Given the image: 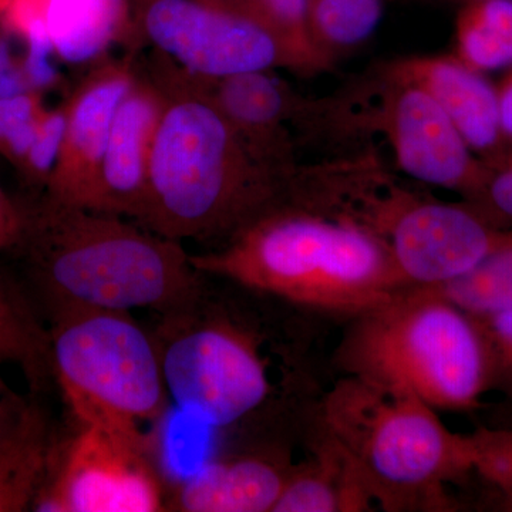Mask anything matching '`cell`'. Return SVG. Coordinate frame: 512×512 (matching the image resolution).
Here are the masks:
<instances>
[{
  "label": "cell",
  "instance_id": "6",
  "mask_svg": "<svg viewBox=\"0 0 512 512\" xmlns=\"http://www.w3.org/2000/svg\"><path fill=\"white\" fill-rule=\"evenodd\" d=\"M326 420L370 488L426 490L476 466V437L451 433L429 404L367 377L338 384Z\"/></svg>",
  "mask_w": 512,
  "mask_h": 512
},
{
  "label": "cell",
  "instance_id": "4",
  "mask_svg": "<svg viewBox=\"0 0 512 512\" xmlns=\"http://www.w3.org/2000/svg\"><path fill=\"white\" fill-rule=\"evenodd\" d=\"M350 360L355 375L436 410L477 406L493 372L480 322L427 288L397 293L366 312Z\"/></svg>",
  "mask_w": 512,
  "mask_h": 512
},
{
  "label": "cell",
  "instance_id": "13",
  "mask_svg": "<svg viewBox=\"0 0 512 512\" xmlns=\"http://www.w3.org/2000/svg\"><path fill=\"white\" fill-rule=\"evenodd\" d=\"M136 77L130 62L100 63L66 101L63 147L47 181L50 200L93 210L114 114Z\"/></svg>",
  "mask_w": 512,
  "mask_h": 512
},
{
  "label": "cell",
  "instance_id": "17",
  "mask_svg": "<svg viewBox=\"0 0 512 512\" xmlns=\"http://www.w3.org/2000/svg\"><path fill=\"white\" fill-rule=\"evenodd\" d=\"M289 474L279 461L262 454L214 461L175 485L167 511L272 512Z\"/></svg>",
  "mask_w": 512,
  "mask_h": 512
},
{
  "label": "cell",
  "instance_id": "20",
  "mask_svg": "<svg viewBox=\"0 0 512 512\" xmlns=\"http://www.w3.org/2000/svg\"><path fill=\"white\" fill-rule=\"evenodd\" d=\"M22 370L32 390H43L53 380L49 332L43 328L22 296L0 278V366Z\"/></svg>",
  "mask_w": 512,
  "mask_h": 512
},
{
  "label": "cell",
  "instance_id": "18",
  "mask_svg": "<svg viewBox=\"0 0 512 512\" xmlns=\"http://www.w3.org/2000/svg\"><path fill=\"white\" fill-rule=\"evenodd\" d=\"M55 444L45 414L26 404L18 420L0 437V512L33 507Z\"/></svg>",
  "mask_w": 512,
  "mask_h": 512
},
{
  "label": "cell",
  "instance_id": "5",
  "mask_svg": "<svg viewBox=\"0 0 512 512\" xmlns=\"http://www.w3.org/2000/svg\"><path fill=\"white\" fill-rule=\"evenodd\" d=\"M53 380L77 424L140 431L167 410L156 339L130 312L52 306Z\"/></svg>",
  "mask_w": 512,
  "mask_h": 512
},
{
  "label": "cell",
  "instance_id": "26",
  "mask_svg": "<svg viewBox=\"0 0 512 512\" xmlns=\"http://www.w3.org/2000/svg\"><path fill=\"white\" fill-rule=\"evenodd\" d=\"M42 99L35 90L0 99V147L23 128L32 126L42 116Z\"/></svg>",
  "mask_w": 512,
  "mask_h": 512
},
{
  "label": "cell",
  "instance_id": "23",
  "mask_svg": "<svg viewBox=\"0 0 512 512\" xmlns=\"http://www.w3.org/2000/svg\"><path fill=\"white\" fill-rule=\"evenodd\" d=\"M262 19L278 33L289 47L303 74L329 70L318 50L313 46L306 20L305 0H247Z\"/></svg>",
  "mask_w": 512,
  "mask_h": 512
},
{
  "label": "cell",
  "instance_id": "25",
  "mask_svg": "<svg viewBox=\"0 0 512 512\" xmlns=\"http://www.w3.org/2000/svg\"><path fill=\"white\" fill-rule=\"evenodd\" d=\"M471 205L493 222L494 218L512 221V156L503 164L491 168L483 192Z\"/></svg>",
  "mask_w": 512,
  "mask_h": 512
},
{
  "label": "cell",
  "instance_id": "12",
  "mask_svg": "<svg viewBox=\"0 0 512 512\" xmlns=\"http://www.w3.org/2000/svg\"><path fill=\"white\" fill-rule=\"evenodd\" d=\"M367 127L386 137L394 163L413 180L458 192L471 202L483 192L491 167L476 156L423 87L389 69Z\"/></svg>",
  "mask_w": 512,
  "mask_h": 512
},
{
  "label": "cell",
  "instance_id": "14",
  "mask_svg": "<svg viewBox=\"0 0 512 512\" xmlns=\"http://www.w3.org/2000/svg\"><path fill=\"white\" fill-rule=\"evenodd\" d=\"M0 26L69 64L96 62L133 33L130 0H0Z\"/></svg>",
  "mask_w": 512,
  "mask_h": 512
},
{
  "label": "cell",
  "instance_id": "10",
  "mask_svg": "<svg viewBox=\"0 0 512 512\" xmlns=\"http://www.w3.org/2000/svg\"><path fill=\"white\" fill-rule=\"evenodd\" d=\"M140 431L77 424L55 444L33 510L45 512L167 511L168 491Z\"/></svg>",
  "mask_w": 512,
  "mask_h": 512
},
{
  "label": "cell",
  "instance_id": "22",
  "mask_svg": "<svg viewBox=\"0 0 512 512\" xmlns=\"http://www.w3.org/2000/svg\"><path fill=\"white\" fill-rule=\"evenodd\" d=\"M338 468L315 467L289 474L281 497L272 512H335L365 508L370 485L356 466L345 478Z\"/></svg>",
  "mask_w": 512,
  "mask_h": 512
},
{
  "label": "cell",
  "instance_id": "3",
  "mask_svg": "<svg viewBox=\"0 0 512 512\" xmlns=\"http://www.w3.org/2000/svg\"><path fill=\"white\" fill-rule=\"evenodd\" d=\"M190 259L204 276L330 311H372L406 285L375 232L308 205H282Z\"/></svg>",
  "mask_w": 512,
  "mask_h": 512
},
{
  "label": "cell",
  "instance_id": "1",
  "mask_svg": "<svg viewBox=\"0 0 512 512\" xmlns=\"http://www.w3.org/2000/svg\"><path fill=\"white\" fill-rule=\"evenodd\" d=\"M157 72L165 103L134 222L177 242L225 244L268 212L291 204L305 165L285 173L265 164L200 84L167 64Z\"/></svg>",
  "mask_w": 512,
  "mask_h": 512
},
{
  "label": "cell",
  "instance_id": "32",
  "mask_svg": "<svg viewBox=\"0 0 512 512\" xmlns=\"http://www.w3.org/2000/svg\"><path fill=\"white\" fill-rule=\"evenodd\" d=\"M9 393L8 387L5 386V383H3V380L0 379V397L5 396V394Z\"/></svg>",
  "mask_w": 512,
  "mask_h": 512
},
{
  "label": "cell",
  "instance_id": "2",
  "mask_svg": "<svg viewBox=\"0 0 512 512\" xmlns=\"http://www.w3.org/2000/svg\"><path fill=\"white\" fill-rule=\"evenodd\" d=\"M19 245L50 308L92 306L161 316L184 311L205 295L204 275L181 242L137 222L50 200L25 215Z\"/></svg>",
  "mask_w": 512,
  "mask_h": 512
},
{
  "label": "cell",
  "instance_id": "28",
  "mask_svg": "<svg viewBox=\"0 0 512 512\" xmlns=\"http://www.w3.org/2000/svg\"><path fill=\"white\" fill-rule=\"evenodd\" d=\"M478 322L487 339L493 369L500 366L512 375V309Z\"/></svg>",
  "mask_w": 512,
  "mask_h": 512
},
{
  "label": "cell",
  "instance_id": "30",
  "mask_svg": "<svg viewBox=\"0 0 512 512\" xmlns=\"http://www.w3.org/2000/svg\"><path fill=\"white\" fill-rule=\"evenodd\" d=\"M25 214L16 210L0 190V249L16 245L22 237Z\"/></svg>",
  "mask_w": 512,
  "mask_h": 512
},
{
  "label": "cell",
  "instance_id": "9",
  "mask_svg": "<svg viewBox=\"0 0 512 512\" xmlns=\"http://www.w3.org/2000/svg\"><path fill=\"white\" fill-rule=\"evenodd\" d=\"M198 83L258 70L301 73L295 56L247 0H136L133 33Z\"/></svg>",
  "mask_w": 512,
  "mask_h": 512
},
{
  "label": "cell",
  "instance_id": "31",
  "mask_svg": "<svg viewBox=\"0 0 512 512\" xmlns=\"http://www.w3.org/2000/svg\"><path fill=\"white\" fill-rule=\"evenodd\" d=\"M497 93L500 101L501 123H503L505 136L512 143V66L497 84Z\"/></svg>",
  "mask_w": 512,
  "mask_h": 512
},
{
  "label": "cell",
  "instance_id": "21",
  "mask_svg": "<svg viewBox=\"0 0 512 512\" xmlns=\"http://www.w3.org/2000/svg\"><path fill=\"white\" fill-rule=\"evenodd\" d=\"M313 46L332 66L365 43L383 16V0H305Z\"/></svg>",
  "mask_w": 512,
  "mask_h": 512
},
{
  "label": "cell",
  "instance_id": "11",
  "mask_svg": "<svg viewBox=\"0 0 512 512\" xmlns=\"http://www.w3.org/2000/svg\"><path fill=\"white\" fill-rule=\"evenodd\" d=\"M198 84L249 150L285 173L303 167L298 160L303 138L323 130L353 131V106L335 99H309L276 76L275 70Z\"/></svg>",
  "mask_w": 512,
  "mask_h": 512
},
{
  "label": "cell",
  "instance_id": "7",
  "mask_svg": "<svg viewBox=\"0 0 512 512\" xmlns=\"http://www.w3.org/2000/svg\"><path fill=\"white\" fill-rule=\"evenodd\" d=\"M336 211L382 238L403 281L419 288L460 278L512 241V229L494 224L474 205L429 200L394 184L375 156L348 175Z\"/></svg>",
  "mask_w": 512,
  "mask_h": 512
},
{
  "label": "cell",
  "instance_id": "15",
  "mask_svg": "<svg viewBox=\"0 0 512 512\" xmlns=\"http://www.w3.org/2000/svg\"><path fill=\"white\" fill-rule=\"evenodd\" d=\"M164 103L160 80L137 73L114 114L101 160L93 211L128 220L136 218L146 192L148 163Z\"/></svg>",
  "mask_w": 512,
  "mask_h": 512
},
{
  "label": "cell",
  "instance_id": "16",
  "mask_svg": "<svg viewBox=\"0 0 512 512\" xmlns=\"http://www.w3.org/2000/svg\"><path fill=\"white\" fill-rule=\"evenodd\" d=\"M392 72L419 84L436 100L476 156L491 168L512 156L501 123L497 86L454 55L413 56Z\"/></svg>",
  "mask_w": 512,
  "mask_h": 512
},
{
  "label": "cell",
  "instance_id": "24",
  "mask_svg": "<svg viewBox=\"0 0 512 512\" xmlns=\"http://www.w3.org/2000/svg\"><path fill=\"white\" fill-rule=\"evenodd\" d=\"M66 131V104L55 110H45L37 124L35 140L30 147L25 164L36 178H46L55 170L62 151Z\"/></svg>",
  "mask_w": 512,
  "mask_h": 512
},
{
  "label": "cell",
  "instance_id": "19",
  "mask_svg": "<svg viewBox=\"0 0 512 512\" xmlns=\"http://www.w3.org/2000/svg\"><path fill=\"white\" fill-rule=\"evenodd\" d=\"M454 56L480 73L512 66V0H470L458 12Z\"/></svg>",
  "mask_w": 512,
  "mask_h": 512
},
{
  "label": "cell",
  "instance_id": "27",
  "mask_svg": "<svg viewBox=\"0 0 512 512\" xmlns=\"http://www.w3.org/2000/svg\"><path fill=\"white\" fill-rule=\"evenodd\" d=\"M476 467L512 497V437H477Z\"/></svg>",
  "mask_w": 512,
  "mask_h": 512
},
{
  "label": "cell",
  "instance_id": "8",
  "mask_svg": "<svg viewBox=\"0 0 512 512\" xmlns=\"http://www.w3.org/2000/svg\"><path fill=\"white\" fill-rule=\"evenodd\" d=\"M165 386L180 409L218 429L254 413L271 394L255 339L205 309V295L163 316L156 335Z\"/></svg>",
  "mask_w": 512,
  "mask_h": 512
},
{
  "label": "cell",
  "instance_id": "29",
  "mask_svg": "<svg viewBox=\"0 0 512 512\" xmlns=\"http://www.w3.org/2000/svg\"><path fill=\"white\" fill-rule=\"evenodd\" d=\"M32 90L23 72L22 62L13 56L6 36H0V99Z\"/></svg>",
  "mask_w": 512,
  "mask_h": 512
}]
</instances>
